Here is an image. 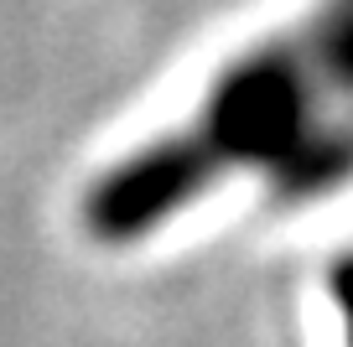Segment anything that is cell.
<instances>
[{
  "label": "cell",
  "instance_id": "7a4b0ae2",
  "mask_svg": "<svg viewBox=\"0 0 353 347\" xmlns=\"http://www.w3.org/2000/svg\"><path fill=\"white\" fill-rule=\"evenodd\" d=\"M327 291H332V306H338V322H343V342L353 347V254L332 264Z\"/></svg>",
  "mask_w": 353,
  "mask_h": 347
},
{
  "label": "cell",
  "instance_id": "6da1fadb",
  "mask_svg": "<svg viewBox=\"0 0 353 347\" xmlns=\"http://www.w3.org/2000/svg\"><path fill=\"white\" fill-rule=\"evenodd\" d=\"M234 171L260 176L286 207L353 182V94L322 73L307 36L234 57L188 130L130 151L88 187L83 228L99 244H135Z\"/></svg>",
  "mask_w": 353,
  "mask_h": 347
}]
</instances>
